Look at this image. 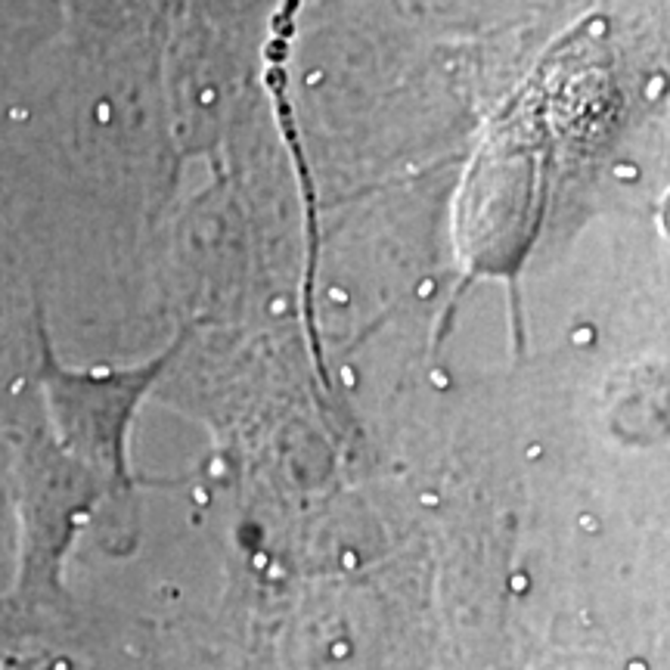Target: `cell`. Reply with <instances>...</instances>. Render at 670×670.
Masks as SVG:
<instances>
[{
  "label": "cell",
  "instance_id": "obj_2",
  "mask_svg": "<svg viewBox=\"0 0 670 670\" xmlns=\"http://www.w3.org/2000/svg\"><path fill=\"white\" fill-rule=\"evenodd\" d=\"M627 670H645V661H639V658H636V661L627 664Z\"/></svg>",
  "mask_w": 670,
  "mask_h": 670
},
{
  "label": "cell",
  "instance_id": "obj_1",
  "mask_svg": "<svg viewBox=\"0 0 670 670\" xmlns=\"http://www.w3.org/2000/svg\"><path fill=\"white\" fill-rule=\"evenodd\" d=\"M329 652H332V658H344V655L351 652V645H348V642H332Z\"/></svg>",
  "mask_w": 670,
  "mask_h": 670
}]
</instances>
